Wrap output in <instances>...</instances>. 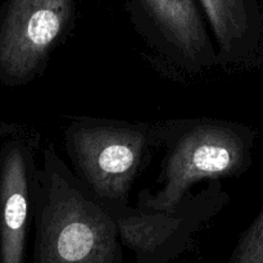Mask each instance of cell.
Wrapping results in <instances>:
<instances>
[{"label": "cell", "mask_w": 263, "mask_h": 263, "mask_svg": "<svg viewBox=\"0 0 263 263\" xmlns=\"http://www.w3.org/2000/svg\"><path fill=\"white\" fill-rule=\"evenodd\" d=\"M74 175L110 211L128 205L136 177L158 149L157 123L77 116L63 133Z\"/></svg>", "instance_id": "3"}, {"label": "cell", "mask_w": 263, "mask_h": 263, "mask_svg": "<svg viewBox=\"0 0 263 263\" xmlns=\"http://www.w3.org/2000/svg\"><path fill=\"white\" fill-rule=\"evenodd\" d=\"M228 263H263V204L240 235Z\"/></svg>", "instance_id": "9"}, {"label": "cell", "mask_w": 263, "mask_h": 263, "mask_svg": "<svg viewBox=\"0 0 263 263\" xmlns=\"http://www.w3.org/2000/svg\"><path fill=\"white\" fill-rule=\"evenodd\" d=\"M33 220V263H125L113 212L51 145L36 175Z\"/></svg>", "instance_id": "1"}, {"label": "cell", "mask_w": 263, "mask_h": 263, "mask_svg": "<svg viewBox=\"0 0 263 263\" xmlns=\"http://www.w3.org/2000/svg\"><path fill=\"white\" fill-rule=\"evenodd\" d=\"M217 48L218 67L249 71L263 66L261 0H199Z\"/></svg>", "instance_id": "8"}, {"label": "cell", "mask_w": 263, "mask_h": 263, "mask_svg": "<svg viewBox=\"0 0 263 263\" xmlns=\"http://www.w3.org/2000/svg\"><path fill=\"white\" fill-rule=\"evenodd\" d=\"M76 0H8L0 18V76L21 85L40 76L72 30Z\"/></svg>", "instance_id": "6"}, {"label": "cell", "mask_w": 263, "mask_h": 263, "mask_svg": "<svg viewBox=\"0 0 263 263\" xmlns=\"http://www.w3.org/2000/svg\"><path fill=\"white\" fill-rule=\"evenodd\" d=\"M158 148L164 154L158 190L143 189L136 205L166 210L177 204L202 180L239 177L253 163L258 131L220 118H174L157 121Z\"/></svg>", "instance_id": "2"}, {"label": "cell", "mask_w": 263, "mask_h": 263, "mask_svg": "<svg viewBox=\"0 0 263 263\" xmlns=\"http://www.w3.org/2000/svg\"><path fill=\"white\" fill-rule=\"evenodd\" d=\"M36 175L32 141H9L0 159V263L25 262L26 238L35 211Z\"/></svg>", "instance_id": "7"}, {"label": "cell", "mask_w": 263, "mask_h": 263, "mask_svg": "<svg viewBox=\"0 0 263 263\" xmlns=\"http://www.w3.org/2000/svg\"><path fill=\"white\" fill-rule=\"evenodd\" d=\"M230 195L221 180H208L199 193H187L166 210L131 207L112 211L123 246L136 254L135 263H167L185 251L208 221L228 205Z\"/></svg>", "instance_id": "4"}, {"label": "cell", "mask_w": 263, "mask_h": 263, "mask_svg": "<svg viewBox=\"0 0 263 263\" xmlns=\"http://www.w3.org/2000/svg\"><path fill=\"white\" fill-rule=\"evenodd\" d=\"M131 22L166 68L195 77L218 67L199 0H127Z\"/></svg>", "instance_id": "5"}]
</instances>
